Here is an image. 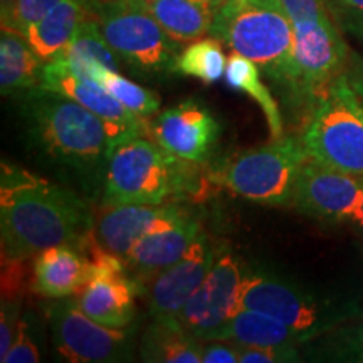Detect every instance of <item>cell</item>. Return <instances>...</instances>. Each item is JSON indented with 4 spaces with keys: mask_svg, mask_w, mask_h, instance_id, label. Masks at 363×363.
Here are the masks:
<instances>
[{
    "mask_svg": "<svg viewBox=\"0 0 363 363\" xmlns=\"http://www.w3.org/2000/svg\"><path fill=\"white\" fill-rule=\"evenodd\" d=\"M93 214L71 190L2 162V259L29 261L48 247L76 246L93 229Z\"/></svg>",
    "mask_w": 363,
    "mask_h": 363,
    "instance_id": "obj_1",
    "label": "cell"
},
{
    "mask_svg": "<svg viewBox=\"0 0 363 363\" xmlns=\"http://www.w3.org/2000/svg\"><path fill=\"white\" fill-rule=\"evenodd\" d=\"M22 113L38 147L48 157L83 174L104 172L121 135L74 99L35 88L22 94Z\"/></svg>",
    "mask_w": 363,
    "mask_h": 363,
    "instance_id": "obj_2",
    "label": "cell"
},
{
    "mask_svg": "<svg viewBox=\"0 0 363 363\" xmlns=\"http://www.w3.org/2000/svg\"><path fill=\"white\" fill-rule=\"evenodd\" d=\"M211 35L256 62L272 83L296 99V39L281 0H224Z\"/></svg>",
    "mask_w": 363,
    "mask_h": 363,
    "instance_id": "obj_3",
    "label": "cell"
},
{
    "mask_svg": "<svg viewBox=\"0 0 363 363\" xmlns=\"http://www.w3.org/2000/svg\"><path fill=\"white\" fill-rule=\"evenodd\" d=\"M150 142L145 133L126 135L113 145L103 175V203L160 206L170 197L197 195L203 182L194 169Z\"/></svg>",
    "mask_w": 363,
    "mask_h": 363,
    "instance_id": "obj_4",
    "label": "cell"
},
{
    "mask_svg": "<svg viewBox=\"0 0 363 363\" xmlns=\"http://www.w3.org/2000/svg\"><path fill=\"white\" fill-rule=\"evenodd\" d=\"M306 150L296 136H281L264 147L244 150L227 158L211 180L233 195L266 206H291Z\"/></svg>",
    "mask_w": 363,
    "mask_h": 363,
    "instance_id": "obj_5",
    "label": "cell"
},
{
    "mask_svg": "<svg viewBox=\"0 0 363 363\" xmlns=\"http://www.w3.org/2000/svg\"><path fill=\"white\" fill-rule=\"evenodd\" d=\"M96 21L118 57L143 76L175 74L180 44L163 30L140 4L131 0H91Z\"/></svg>",
    "mask_w": 363,
    "mask_h": 363,
    "instance_id": "obj_6",
    "label": "cell"
},
{
    "mask_svg": "<svg viewBox=\"0 0 363 363\" xmlns=\"http://www.w3.org/2000/svg\"><path fill=\"white\" fill-rule=\"evenodd\" d=\"M301 142L315 162L363 177V104L347 71L316 103Z\"/></svg>",
    "mask_w": 363,
    "mask_h": 363,
    "instance_id": "obj_7",
    "label": "cell"
},
{
    "mask_svg": "<svg viewBox=\"0 0 363 363\" xmlns=\"http://www.w3.org/2000/svg\"><path fill=\"white\" fill-rule=\"evenodd\" d=\"M240 306L283 321L303 342L325 333L350 316L345 306L331 305L284 276L264 269L244 272Z\"/></svg>",
    "mask_w": 363,
    "mask_h": 363,
    "instance_id": "obj_8",
    "label": "cell"
},
{
    "mask_svg": "<svg viewBox=\"0 0 363 363\" xmlns=\"http://www.w3.org/2000/svg\"><path fill=\"white\" fill-rule=\"evenodd\" d=\"M244 271L230 251L219 249L211 271L187 305L177 315L175 325L202 342L219 340L240 308Z\"/></svg>",
    "mask_w": 363,
    "mask_h": 363,
    "instance_id": "obj_9",
    "label": "cell"
},
{
    "mask_svg": "<svg viewBox=\"0 0 363 363\" xmlns=\"http://www.w3.org/2000/svg\"><path fill=\"white\" fill-rule=\"evenodd\" d=\"M49 323L54 347L67 362L106 363L130 358L128 333L94 321L74 299L49 306Z\"/></svg>",
    "mask_w": 363,
    "mask_h": 363,
    "instance_id": "obj_10",
    "label": "cell"
},
{
    "mask_svg": "<svg viewBox=\"0 0 363 363\" xmlns=\"http://www.w3.org/2000/svg\"><path fill=\"white\" fill-rule=\"evenodd\" d=\"M362 197V177L321 165L308 157L299 170L291 206L315 219L355 225Z\"/></svg>",
    "mask_w": 363,
    "mask_h": 363,
    "instance_id": "obj_11",
    "label": "cell"
},
{
    "mask_svg": "<svg viewBox=\"0 0 363 363\" xmlns=\"http://www.w3.org/2000/svg\"><path fill=\"white\" fill-rule=\"evenodd\" d=\"M220 135L214 115L195 99L175 104L158 113L147 123V136L182 160H208Z\"/></svg>",
    "mask_w": 363,
    "mask_h": 363,
    "instance_id": "obj_12",
    "label": "cell"
},
{
    "mask_svg": "<svg viewBox=\"0 0 363 363\" xmlns=\"http://www.w3.org/2000/svg\"><path fill=\"white\" fill-rule=\"evenodd\" d=\"M189 217H192L190 212L177 203H103L93 214V233L101 247L123 261L133 244L143 235L170 229Z\"/></svg>",
    "mask_w": 363,
    "mask_h": 363,
    "instance_id": "obj_13",
    "label": "cell"
},
{
    "mask_svg": "<svg viewBox=\"0 0 363 363\" xmlns=\"http://www.w3.org/2000/svg\"><path fill=\"white\" fill-rule=\"evenodd\" d=\"M217 252L219 249L212 246L208 235L202 230L184 257L163 269L145 286L153 320L174 323L182 308L187 305L190 296L206 279Z\"/></svg>",
    "mask_w": 363,
    "mask_h": 363,
    "instance_id": "obj_14",
    "label": "cell"
},
{
    "mask_svg": "<svg viewBox=\"0 0 363 363\" xmlns=\"http://www.w3.org/2000/svg\"><path fill=\"white\" fill-rule=\"evenodd\" d=\"M39 88L54 91V93H59L83 104L94 115L110 123L121 135V138L133 133L147 135L148 120H143V118L126 110L123 104L115 96H111L98 81L79 74V72L59 65L56 61H49L44 65Z\"/></svg>",
    "mask_w": 363,
    "mask_h": 363,
    "instance_id": "obj_15",
    "label": "cell"
},
{
    "mask_svg": "<svg viewBox=\"0 0 363 363\" xmlns=\"http://www.w3.org/2000/svg\"><path fill=\"white\" fill-rule=\"evenodd\" d=\"M140 289L126 271H103L91 276L72 299L98 323L126 330L135 320V298Z\"/></svg>",
    "mask_w": 363,
    "mask_h": 363,
    "instance_id": "obj_16",
    "label": "cell"
},
{
    "mask_svg": "<svg viewBox=\"0 0 363 363\" xmlns=\"http://www.w3.org/2000/svg\"><path fill=\"white\" fill-rule=\"evenodd\" d=\"M202 230L201 222L195 217H189L170 229L143 235L125 256L126 272L140 288L145 289L157 274L184 257Z\"/></svg>",
    "mask_w": 363,
    "mask_h": 363,
    "instance_id": "obj_17",
    "label": "cell"
},
{
    "mask_svg": "<svg viewBox=\"0 0 363 363\" xmlns=\"http://www.w3.org/2000/svg\"><path fill=\"white\" fill-rule=\"evenodd\" d=\"M91 278V266L72 244L44 249L33 257L30 286L39 296L66 299L74 296Z\"/></svg>",
    "mask_w": 363,
    "mask_h": 363,
    "instance_id": "obj_18",
    "label": "cell"
},
{
    "mask_svg": "<svg viewBox=\"0 0 363 363\" xmlns=\"http://www.w3.org/2000/svg\"><path fill=\"white\" fill-rule=\"evenodd\" d=\"M224 0H147L140 4L179 44H189L211 34L217 11Z\"/></svg>",
    "mask_w": 363,
    "mask_h": 363,
    "instance_id": "obj_19",
    "label": "cell"
},
{
    "mask_svg": "<svg viewBox=\"0 0 363 363\" xmlns=\"http://www.w3.org/2000/svg\"><path fill=\"white\" fill-rule=\"evenodd\" d=\"M89 17L91 0H62L27 27L24 35L34 52L49 62L65 51L79 26Z\"/></svg>",
    "mask_w": 363,
    "mask_h": 363,
    "instance_id": "obj_20",
    "label": "cell"
},
{
    "mask_svg": "<svg viewBox=\"0 0 363 363\" xmlns=\"http://www.w3.org/2000/svg\"><path fill=\"white\" fill-rule=\"evenodd\" d=\"M45 62L24 34L2 29L0 34V91L4 96H22L40 84Z\"/></svg>",
    "mask_w": 363,
    "mask_h": 363,
    "instance_id": "obj_21",
    "label": "cell"
},
{
    "mask_svg": "<svg viewBox=\"0 0 363 363\" xmlns=\"http://www.w3.org/2000/svg\"><path fill=\"white\" fill-rule=\"evenodd\" d=\"M52 61L98 81L106 71H120L121 59L106 43L94 19H86L67 48Z\"/></svg>",
    "mask_w": 363,
    "mask_h": 363,
    "instance_id": "obj_22",
    "label": "cell"
},
{
    "mask_svg": "<svg viewBox=\"0 0 363 363\" xmlns=\"http://www.w3.org/2000/svg\"><path fill=\"white\" fill-rule=\"evenodd\" d=\"M203 342L175 323L155 321L142 338L143 362L202 363Z\"/></svg>",
    "mask_w": 363,
    "mask_h": 363,
    "instance_id": "obj_23",
    "label": "cell"
},
{
    "mask_svg": "<svg viewBox=\"0 0 363 363\" xmlns=\"http://www.w3.org/2000/svg\"><path fill=\"white\" fill-rule=\"evenodd\" d=\"M219 340H233L239 345H252V347H296L305 343L301 337L266 313L240 308L235 316L222 331Z\"/></svg>",
    "mask_w": 363,
    "mask_h": 363,
    "instance_id": "obj_24",
    "label": "cell"
},
{
    "mask_svg": "<svg viewBox=\"0 0 363 363\" xmlns=\"http://www.w3.org/2000/svg\"><path fill=\"white\" fill-rule=\"evenodd\" d=\"M224 79L230 89L240 91L257 103L266 118L267 126H269L271 140H278L284 136L283 116H281L278 101L271 94L269 88L262 83L259 66L256 62L240 56L238 52H233L227 59Z\"/></svg>",
    "mask_w": 363,
    "mask_h": 363,
    "instance_id": "obj_25",
    "label": "cell"
},
{
    "mask_svg": "<svg viewBox=\"0 0 363 363\" xmlns=\"http://www.w3.org/2000/svg\"><path fill=\"white\" fill-rule=\"evenodd\" d=\"M227 59L222 40L217 38L197 39L189 43L179 52L175 61V74L195 78L203 84H214L225 74Z\"/></svg>",
    "mask_w": 363,
    "mask_h": 363,
    "instance_id": "obj_26",
    "label": "cell"
},
{
    "mask_svg": "<svg viewBox=\"0 0 363 363\" xmlns=\"http://www.w3.org/2000/svg\"><path fill=\"white\" fill-rule=\"evenodd\" d=\"M99 84H103L104 89L123 104L126 110L143 120H150L160 110V96L157 93L125 78L120 71H106L99 79Z\"/></svg>",
    "mask_w": 363,
    "mask_h": 363,
    "instance_id": "obj_27",
    "label": "cell"
},
{
    "mask_svg": "<svg viewBox=\"0 0 363 363\" xmlns=\"http://www.w3.org/2000/svg\"><path fill=\"white\" fill-rule=\"evenodd\" d=\"M59 2H62V0H19L11 19L7 21V24L2 26V29H12L26 34L27 27L40 19L52 7H56Z\"/></svg>",
    "mask_w": 363,
    "mask_h": 363,
    "instance_id": "obj_28",
    "label": "cell"
},
{
    "mask_svg": "<svg viewBox=\"0 0 363 363\" xmlns=\"http://www.w3.org/2000/svg\"><path fill=\"white\" fill-rule=\"evenodd\" d=\"M296 347H252L240 345L239 363H283L298 362Z\"/></svg>",
    "mask_w": 363,
    "mask_h": 363,
    "instance_id": "obj_29",
    "label": "cell"
},
{
    "mask_svg": "<svg viewBox=\"0 0 363 363\" xmlns=\"http://www.w3.org/2000/svg\"><path fill=\"white\" fill-rule=\"evenodd\" d=\"M26 261L2 259V299L22 301L26 291Z\"/></svg>",
    "mask_w": 363,
    "mask_h": 363,
    "instance_id": "obj_30",
    "label": "cell"
},
{
    "mask_svg": "<svg viewBox=\"0 0 363 363\" xmlns=\"http://www.w3.org/2000/svg\"><path fill=\"white\" fill-rule=\"evenodd\" d=\"M21 301L12 299H2L0 308V360L11 350L13 340H16L17 328H19Z\"/></svg>",
    "mask_w": 363,
    "mask_h": 363,
    "instance_id": "obj_31",
    "label": "cell"
},
{
    "mask_svg": "<svg viewBox=\"0 0 363 363\" xmlns=\"http://www.w3.org/2000/svg\"><path fill=\"white\" fill-rule=\"evenodd\" d=\"M40 360V353L38 345L29 335V326L26 321H21L17 328L16 340H13L11 350L2 358V363H38Z\"/></svg>",
    "mask_w": 363,
    "mask_h": 363,
    "instance_id": "obj_32",
    "label": "cell"
},
{
    "mask_svg": "<svg viewBox=\"0 0 363 363\" xmlns=\"http://www.w3.org/2000/svg\"><path fill=\"white\" fill-rule=\"evenodd\" d=\"M240 345L233 340L203 342L202 363H239Z\"/></svg>",
    "mask_w": 363,
    "mask_h": 363,
    "instance_id": "obj_33",
    "label": "cell"
},
{
    "mask_svg": "<svg viewBox=\"0 0 363 363\" xmlns=\"http://www.w3.org/2000/svg\"><path fill=\"white\" fill-rule=\"evenodd\" d=\"M331 7H338L342 12H348L350 16L363 17V0H330Z\"/></svg>",
    "mask_w": 363,
    "mask_h": 363,
    "instance_id": "obj_34",
    "label": "cell"
},
{
    "mask_svg": "<svg viewBox=\"0 0 363 363\" xmlns=\"http://www.w3.org/2000/svg\"><path fill=\"white\" fill-rule=\"evenodd\" d=\"M347 76L348 79H350L353 89H355L357 96L360 98V101L363 104V69L355 66L352 71H347Z\"/></svg>",
    "mask_w": 363,
    "mask_h": 363,
    "instance_id": "obj_35",
    "label": "cell"
},
{
    "mask_svg": "<svg viewBox=\"0 0 363 363\" xmlns=\"http://www.w3.org/2000/svg\"><path fill=\"white\" fill-rule=\"evenodd\" d=\"M17 2L19 0H0V21H2V26L7 24V21L11 19Z\"/></svg>",
    "mask_w": 363,
    "mask_h": 363,
    "instance_id": "obj_36",
    "label": "cell"
},
{
    "mask_svg": "<svg viewBox=\"0 0 363 363\" xmlns=\"http://www.w3.org/2000/svg\"><path fill=\"white\" fill-rule=\"evenodd\" d=\"M362 180H363V177H362ZM355 227L363 234V197H362V206H360V212H358Z\"/></svg>",
    "mask_w": 363,
    "mask_h": 363,
    "instance_id": "obj_37",
    "label": "cell"
},
{
    "mask_svg": "<svg viewBox=\"0 0 363 363\" xmlns=\"http://www.w3.org/2000/svg\"><path fill=\"white\" fill-rule=\"evenodd\" d=\"M131 2H147V0H131Z\"/></svg>",
    "mask_w": 363,
    "mask_h": 363,
    "instance_id": "obj_38",
    "label": "cell"
}]
</instances>
